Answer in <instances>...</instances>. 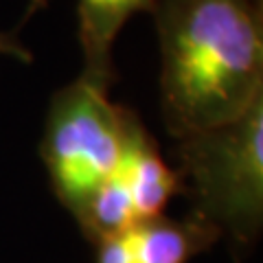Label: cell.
I'll return each instance as SVG.
<instances>
[{
    "instance_id": "6da1fadb",
    "label": "cell",
    "mask_w": 263,
    "mask_h": 263,
    "mask_svg": "<svg viewBox=\"0 0 263 263\" xmlns=\"http://www.w3.org/2000/svg\"><path fill=\"white\" fill-rule=\"evenodd\" d=\"M160 110L184 138L243 117L263 99L259 0H154Z\"/></svg>"
},
{
    "instance_id": "7a4b0ae2",
    "label": "cell",
    "mask_w": 263,
    "mask_h": 263,
    "mask_svg": "<svg viewBox=\"0 0 263 263\" xmlns=\"http://www.w3.org/2000/svg\"><path fill=\"white\" fill-rule=\"evenodd\" d=\"M174 154L191 213L248 250L263 226V99L226 125L178 138Z\"/></svg>"
},
{
    "instance_id": "3957f363",
    "label": "cell",
    "mask_w": 263,
    "mask_h": 263,
    "mask_svg": "<svg viewBox=\"0 0 263 263\" xmlns=\"http://www.w3.org/2000/svg\"><path fill=\"white\" fill-rule=\"evenodd\" d=\"M138 123L134 110L114 103L110 90L84 77L51 97L40 156L57 200L75 219L117 169Z\"/></svg>"
},
{
    "instance_id": "277c9868",
    "label": "cell",
    "mask_w": 263,
    "mask_h": 263,
    "mask_svg": "<svg viewBox=\"0 0 263 263\" xmlns=\"http://www.w3.org/2000/svg\"><path fill=\"white\" fill-rule=\"evenodd\" d=\"M180 193L182 182L178 171L164 162L158 143L141 121L132 132L117 169L77 217V226L97 246L145 219L162 215L169 200Z\"/></svg>"
},
{
    "instance_id": "5b68a950",
    "label": "cell",
    "mask_w": 263,
    "mask_h": 263,
    "mask_svg": "<svg viewBox=\"0 0 263 263\" xmlns=\"http://www.w3.org/2000/svg\"><path fill=\"white\" fill-rule=\"evenodd\" d=\"M221 239L206 219L152 217L97 243V263H189Z\"/></svg>"
},
{
    "instance_id": "8992f818",
    "label": "cell",
    "mask_w": 263,
    "mask_h": 263,
    "mask_svg": "<svg viewBox=\"0 0 263 263\" xmlns=\"http://www.w3.org/2000/svg\"><path fill=\"white\" fill-rule=\"evenodd\" d=\"M154 0H79L77 37L84 57L79 77L110 90L117 81L112 48L121 29L136 13H149Z\"/></svg>"
},
{
    "instance_id": "52a82bcc",
    "label": "cell",
    "mask_w": 263,
    "mask_h": 263,
    "mask_svg": "<svg viewBox=\"0 0 263 263\" xmlns=\"http://www.w3.org/2000/svg\"><path fill=\"white\" fill-rule=\"evenodd\" d=\"M0 53L3 55H11L15 60H20L24 64H29L33 60V55L29 53V48L24 46L18 37H15V33H3L0 31Z\"/></svg>"
},
{
    "instance_id": "ba28073f",
    "label": "cell",
    "mask_w": 263,
    "mask_h": 263,
    "mask_svg": "<svg viewBox=\"0 0 263 263\" xmlns=\"http://www.w3.org/2000/svg\"><path fill=\"white\" fill-rule=\"evenodd\" d=\"M46 5H48V0H31V7H29V11H37V9H44Z\"/></svg>"
}]
</instances>
